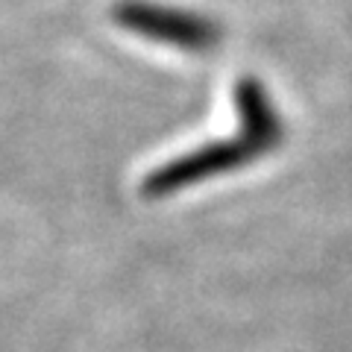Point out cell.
Masks as SVG:
<instances>
[{
    "mask_svg": "<svg viewBox=\"0 0 352 352\" xmlns=\"http://www.w3.org/2000/svg\"><path fill=\"white\" fill-rule=\"evenodd\" d=\"M232 103L238 109V132L200 144L150 170L141 182V194L147 200H164L206 179L241 170L250 162L270 156L282 147L285 120L258 76H241L232 91Z\"/></svg>",
    "mask_w": 352,
    "mask_h": 352,
    "instance_id": "6da1fadb",
    "label": "cell"
},
{
    "mask_svg": "<svg viewBox=\"0 0 352 352\" xmlns=\"http://www.w3.org/2000/svg\"><path fill=\"white\" fill-rule=\"evenodd\" d=\"M112 21L132 36L191 53V56H206L223 38L220 21L194 9L156 3V0H118L112 6Z\"/></svg>",
    "mask_w": 352,
    "mask_h": 352,
    "instance_id": "7a4b0ae2",
    "label": "cell"
}]
</instances>
